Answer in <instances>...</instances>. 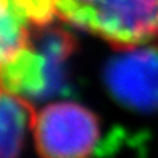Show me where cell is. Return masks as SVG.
<instances>
[{"mask_svg": "<svg viewBox=\"0 0 158 158\" xmlns=\"http://www.w3.org/2000/svg\"><path fill=\"white\" fill-rule=\"evenodd\" d=\"M58 15L122 49L158 38V0H57Z\"/></svg>", "mask_w": 158, "mask_h": 158, "instance_id": "1", "label": "cell"}, {"mask_svg": "<svg viewBox=\"0 0 158 158\" xmlns=\"http://www.w3.org/2000/svg\"><path fill=\"white\" fill-rule=\"evenodd\" d=\"M33 137L42 158H89L98 151L100 125L90 110L56 101L33 117Z\"/></svg>", "mask_w": 158, "mask_h": 158, "instance_id": "2", "label": "cell"}, {"mask_svg": "<svg viewBox=\"0 0 158 158\" xmlns=\"http://www.w3.org/2000/svg\"><path fill=\"white\" fill-rule=\"evenodd\" d=\"M69 50L65 35L47 33L38 47L29 44L21 54L2 64L3 90L24 98L53 94L63 83Z\"/></svg>", "mask_w": 158, "mask_h": 158, "instance_id": "3", "label": "cell"}, {"mask_svg": "<svg viewBox=\"0 0 158 158\" xmlns=\"http://www.w3.org/2000/svg\"><path fill=\"white\" fill-rule=\"evenodd\" d=\"M104 82L111 96L135 111L158 110V50L135 46L123 49L104 69Z\"/></svg>", "mask_w": 158, "mask_h": 158, "instance_id": "4", "label": "cell"}, {"mask_svg": "<svg viewBox=\"0 0 158 158\" xmlns=\"http://www.w3.org/2000/svg\"><path fill=\"white\" fill-rule=\"evenodd\" d=\"M33 115L24 97L3 90L2 94V158H18L27 129Z\"/></svg>", "mask_w": 158, "mask_h": 158, "instance_id": "5", "label": "cell"}, {"mask_svg": "<svg viewBox=\"0 0 158 158\" xmlns=\"http://www.w3.org/2000/svg\"><path fill=\"white\" fill-rule=\"evenodd\" d=\"M28 19L21 13L14 0H2V19H0V54L2 64L13 60L29 46Z\"/></svg>", "mask_w": 158, "mask_h": 158, "instance_id": "6", "label": "cell"}, {"mask_svg": "<svg viewBox=\"0 0 158 158\" xmlns=\"http://www.w3.org/2000/svg\"><path fill=\"white\" fill-rule=\"evenodd\" d=\"M14 3L33 25H46L58 15L57 0H14Z\"/></svg>", "mask_w": 158, "mask_h": 158, "instance_id": "7", "label": "cell"}]
</instances>
